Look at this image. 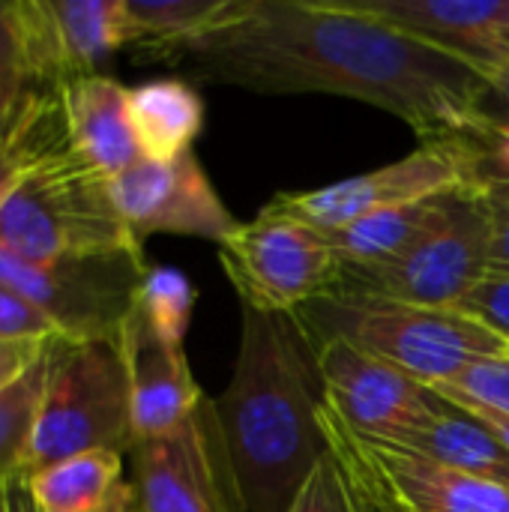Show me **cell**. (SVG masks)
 I'll return each instance as SVG.
<instances>
[{
    "label": "cell",
    "mask_w": 509,
    "mask_h": 512,
    "mask_svg": "<svg viewBox=\"0 0 509 512\" xmlns=\"http://www.w3.org/2000/svg\"><path fill=\"white\" fill-rule=\"evenodd\" d=\"M207 84L264 96L327 93L375 105L420 141L474 132L483 72L348 0H246L216 30L165 54Z\"/></svg>",
    "instance_id": "obj_1"
},
{
    "label": "cell",
    "mask_w": 509,
    "mask_h": 512,
    "mask_svg": "<svg viewBox=\"0 0 509 512\" xmlns=\"http://www.w3.org/2000/svg\"><path fill=\"white\" fill-rule=\"evenodd\" d=\"M315 345L297 315L240 312L231 381L213 399L243 512H285L327 453Z\"/></svg>",
    "instance_id": "obj_2"
},
{
    "label": "cell",
    "mask_w": 509,
    "mask_h": 512,
    "mask_svg": "<svg viewBox=\"0 0 509 512\" xmlns=\"http://www.w3.org/2000/svg\"><path fill=\"white\" fill-rule=\"evenodd\" d=\"M132 393L120 339H54L21 483L84 453H132Z\"/></svg>",
    "instance_id": "obj_3"
},
{
    "label": "cell",
    "mask_w": 509,
    "mask_h": 512,
    "mask_svg": "<svg viewBox=\"0 0 509 512\" xmlns=\"http://www.w3.org/2000/svg\"><path fill=\"white\" fill-rule=\"evenodd\" d=\"M129 246L138 243L117 216L108 177L93 171L69 141L33 162L0 207V249L30 261Z\"/></svg>",
    "instance_id": "obj_4"
},
{
    "label": "cell",
    "mask_w": 509,
    "mask_h": 512,
    "mask_svg": "<svg viewBox=\"0 0 509 512\" xmlns=\"http://www.w3.org/2000/svg\"><path fill=\"white\" fill-rule=\"evenodd\" d=\"M312 306L327 309L324 336H345L426 387L447 384L480 360L509 357L507 339L456 309H420L351 294H330Z\"/></svg>",
    "instance_id": "obj_5"
},
{
    "label": "cell",
    "mask_w": 509,
    "mask_h": 512,
    "mask_svg": "<svg viewBox=\"0 0 509 512\" xmlns=\"http://www.w3.org/2000/svg\"><path fill=\"white\" fill-rule=\"evenodd\" d=\"M492 267V210L489 192L465 186L453 213L420 237L399 258L342 270L333 294L372 297L420 309H456Z\"/></svg>",
    "instance_id": "obj_6"
},
{
    "label": "cell",
    "mask_w": 509,
    "mask_h": 512,
    "mask_svg": "<svg viewBox=\"0 0 509 512\" xmlns=\"http://www.w3.org/2000/svg\"><path fill=\"white\" fill-rule=\"evenodd\" d=\"M219 264L240 306L273 315H300L330 297L342 279L330 234L273 201L219 246Z\"/></svg>",
    "instance_id": "obj_7"
},
{
    "label": "cell",
    "mask_w": 509,
    "mask_h": 512,
    "mask_svg": "<svg viewBox=\"0 0 509 512\" xmlns=\"http://www.w3.org/2000/svg\"><path fill=\"white\" fill-rule=\"evenodd\" d=\"M147 270L141 246L54 261L0 249V282L27 297L69 342L120 339Z\"/></svg>",
    "instance_id": "obj_8"
},
{
    "label": "cell",
    "mask_w": 509,
    "mask_h": 512,
    "mask_svg": "<svg viewBox=\"0 0 509 512\" xmlns=\"http://www.w3.org/2000/svg\"><path fill=\"white\" fill-rule=\"evenodd\" d=\"M321 429L372 512H509V489L351 432L324 402Z\"/></svg>",
    "instance_id": "obj_9"
},
{
    "label": "cell",
    "mask_w": 509,
    "mask_h": 512,
    "mask_svg": "<svg viewBox=\"0 0 509 512\" xmlns=\"http://www.w3.org/2000/svg\"><path fill=\"white\" fill-rule=\"evenodd\" d=\"M312 345L321 399L351 432L381 444H402L441 414L444 399L435 390L351 339L330 333Z\"/></svg>",
    "instance_id": "obj_10"
},
{
    "label": "cell",
    "mask_w": 509,
    "mask_h": 512,
    "mask_svg": "<svg viewBox=\"0 0 509 512\" xmlns=\"http://www.w3.org/2000/svg\"><path fill=\"white\" fill-rule=\"evenodd\" d=\"M459 186H477L471 159L459 138L420 141V147L384 168L306 192H279L273 198L285 213L321 231H339L366 216L426 201ZM483 189V186H480Z\"/></svg>",
    "instance_id": "obj_11"
},
{
    "label": "cell",
    "mask_w": 509,
    "mask_h": 512,
    "mask_svg": "<svg viewBox=\"0 0 509 512\" xmlns=\"http://www.w3.org/2000/svg\"><path fill=\"white\" fill-rule=\"evenodd\" d=\"M132 492L138 512H243L213 399L174 432L132 447Z\"/></svg>",
    "instance_id": "obj_12"
},
{
    "label": "cell",
    "mask_w": 509,
    "mask_h": 512,
    "mask_svg": "<svg viewBox=\"0 0 509 512\" xmlns=\"http://www.w3.org/2000/svg\"><path fill=\"white\" fill-rule=\"evenodd\" d=\"M111 201L138 246L153 234L195 237L222 246L240 222L225 207L195 153L171 162L141 159L108 180Z\"/></svg>",
    "instance_id": "obj_13"
},
{
    "label": "cell",
    "mask_w": 509,
    "mask_h": 512,
    "mask_svg": "<svg viewBox=\"0 0 509 512\" xmlns=\"http://www.w3.org/2000/svg\"><path fill=\"white\" fill-rule=\"evenodd\" d=\"M66 84L45 0H0V150L60 120Z\"/></svg>",
    "instance_id": "obj_14"
},
{
    "label": "cell",
    "mask_w": 509,
    "mask_h": 512,
    "mask_svg": "<svg viewBox=\"0 0 509 512\" xmlns=\"http://www.w3.org/2000/svg\"><path fill=\"white\" fill-rule=\"evenodd\" d=\"M120 348L129 372L135 444L180 429L207 399L195 384L186 351L162 342L138 306L120 333Z\"/></svg>",
    "instance_id": "obj_15"
},
{
    "label": "cell",
    "mask_w": 509,
    "mask_h": 512,
    "mask_svg": "<svg viewBox=\"0 0 509 512\" xmlns=\"http://www.w3.org/2000/svg\"><path fill=\"white\" fill-rule=\"evenodd\" d=\"M411 36H420L483 75L509 57V0H348Z\"/></svg>",
    "instance_id": "obj_16"
},
{
    "label": "cell",
    "mask_w": 509,
    "mask_h": 512,
    "mask_svg": "<svg viewBox=\"0 0 509 512\" xmlns=\"http://www.w3.org/2000/svg\"><path fill=\"white\" fill-rule=\"evenodd\" d=\"M63 120L69 147L102 177H117L135 162L141 150L129 117V87L111 75H81L63 90Z\"/></svg>",
    "instance_id": "obj_17"
},
{
    "label": "cell",
    "mask_w": 509,
    "mask_h": 512,
    "mask_svg": "<svg viewBox=\"0 0 509 512\" xmlns=\"http://www.w3.org/2000/svg\"><path fill=\"white\" fill-rule=\"evenodd\" d=\"M462 189L465 186L426 198V201L402 204V207L366 216L360 222H351L339 231H330L342 270H369V267L399 258L405 249H411L420 237H426L453 213Z\"/></svg>",
    "instance_id": "obj_18"
},
{
    "label": "cell",
    "mask_w": 509,
    "mask_h": 512,
    "mask_svg": "<svg viewBox=\"0 0 509 512\" xmlns=\"http://www.w3.org/2000/svg\"><path fill=\"white\" fill-rule=\"evenodd\" d=\"M129 117L141 159L171 162L192 153V144L204 129V102L192 84L156 78L129 87Z\"/></svg>",
    "instance_id": "obj_19"
},
{
    "label": "cell",
    "mask_w": 509,
    "mask_h": 512,
    "mask_svg": "<svg viewBox=\"0 0 509 512\" xmlns=\"http://www.w3.org/2000/svg\"><path fill=\"white\" fill-rule=\"evenodd\" d=\"M45 9L69 81L96 75L105 57L132 45L123 0H45Z\"/></svg>",
    "instance_id": "obj_20"
},
{
    "label": "cell",
    "mask_w": 509,
    "mask_h": 512,
    "mask_svg": "<svg viewBox=\"0 0 509 512\" xmlns=\"http://www.w3.org/2000/svg\"><path fill=\"white\" fill-rule=\"evenodd\" d=\"M396 447L414 450L432 462H441L462 474L492 480L509 489V453L504 450V444L480 420L450 405L447 399L441 414L426 429L408 435Z\"/></svg>",
    "instance_id": "obj_21"
},
{
    "label": "cell",
    "mask_w": 509,
    "mask_h": 512,
    "mask_svg": "<svg viewBox=\"0 0 509 512\" xmlns=\"http://www.w3.org/2000/svg\"><path fill=\"white\" fill-rule=\"evenodd\" d=\"M120 453H84L54 462L24 480L39 512H96L123 486Z\"/></svg>",
    "instance_id": "obj_22"
},
{
    "label": "cell",
    "mask_w": 509,
    "mask_h": 512,
    "mask_svg": "<svg viewBox=\"0 0 509 512\" xmlns=\"http://www.w3.org/2000/svg\"><path fill=\"white\" fill-rule=\"evenodd\" d=\"M243 3L246 0H123L132 45H147L162 57L231 21Z\"/></svg>",
    "instance_id": "obj_23"
},
{
    "label": "cell",
    "mask_w": 509,
    "mask_h": 512,
    "mask_svg": "<svg viewBox=\"0 0 509 512\" xmlns=\"http://www.w3.org/2000/svg\"><path fill=\"white\" fill-rule=\"evenodd\" d=\"M48 378V357L24 378L0 390V489L21 483L24 459L33 441L42 393Z\"/></svg>",
    "instance_id": "obj_24"
},
{
    "label": "cell",
    "mask_w": 509,
    "mask_h": 512,
    "mask_svg": "<svg viewBox=\"0 0 509 512\" xmlns=\"http://www.w3.org/2000/svg\"><path fill=\"white\" fill-rule=\"evenodd\" d=\"M195 300L198 291L180 270L150 267L138 291V312L162 342L183 348V339L192 324Z\"/></svg>",
    "instance_id": "obj_25"
},
{
    "label": "cell",
    "mask_w": 509,
    "mask_h": 512,
    "mask_svg": "<svg viewBox=\"0 0 509 512\" xmlns=\"http://www.w3.org/2000/svg\"><path fill=\"white\" fill-rule=\"evenodd\" d=\"M285 512H372L369 504L363 501V495L357 492L351 474L345 471V465L330 453L318 459V465L312 468V474L306 477V483L300 486V492L294 495L291 507Z\"/></svg>",
    "instance_id": "obj_26"
},
{
    "label": "cell",
    "mask_w": 509,
    "mask_h": 512,
    "mask_svg": "<svg viewBox=\"0 0 509 512\" xmlns=\"http://www.w3.org/2000/svg\"><path fill=\"white\" fill-rule=\"evenodd\" d=\"M450 405H480L509 417V357H492L468 366L447 384L429 387Z\"/></svg>",
    "instance_id": "obj_27"
},
{
    "label": "cell",
    "mask_w": 509,
    "mask_h": 512,
    "mask_svg": "<svg viewBox=\"0 0 509 512\" xmlns=\"http://www.w3.org/2000/svg\"><path fill=\"white\" fill-rule=\"evenodd\" d=\"M468 159L477 186H501L509 183V120L501 123H480L474 132L459 138Z\"/></svg>",
    "instance_id": "obj_28"
},
{
    "label": "cell",
    "mask_w": 509,
    "mask_h": 512,
    "mask_svg": "<svg viewBox=\"0 0 509 512\" xmlns=\"http://www.w3.org/2000/svg\"><path fill=\"white\" fill-rule=\"evenodd\" d=\"M66 120H54L24 138H18L15 144L0 150V207L6 204V198L12 195V189L21 183V177L33 168V162H39L45 153H51L54 147L66 144Z\"/></svg>",
    "instance_id": "obj_29"
},
{
    "label": "cell",
    "mask_w": 509,
    "mask_h": 512,
    "mask_svg": "<svg viewBox=\"0 0 509 512\" xmlns=\"http://www.w3.org/2000/svg\"><path fill=\"white\" fill-rule=\"evenodd\" d=\"M459 312L471 315L474 321L509 342V273L489 267V273L474 285Z\"/></svg>",
    "instance_id": "obj_30"
},
{
    "label": "cell",
    "mask_w": 509,
    "mask_h": 512,
    "mask_svg": "<svg viewBox=\"0 0 509 512\" xmlns=\"http://www.w3.org/2000/svg\"><path fill=\"white\" fill-rule=\"evenodd\" d=\"M0 339H63L57 327L18 291L0 282Z\"/></svg>",
    "instance_id": "obj_31"
},
{
    "label": "cell",
    "mask_w": 509,
    "mask_h": 512,
    "mask_svg": "<svg viewBox=\"0 0 509 512\" xmlns=\"http://www.w3.org/2000/svg\"><path fill=\"white\" fill-rule=\"evenodd\" d=\"M54 339H0V390L24 378L33 366H39Z\"/></svg>",
    "instance_id": "obj_32"
},
{
    "label": "cell",
    "mask_w": 509,
    "mask_h": 512,
    "mask_svg": "<svg viewBox=\"0 0 509 512\" xmlns=\"http://www.w3.org/2000/svg\"><path fill=\"white\" fill-rule=\"evenodd\" d=\"M483 84V96L477 102V120L480 123H501L509 120V57L492 66Z\"/></svg>",
    "instance_id": "obj_33"
},
{
    "label": "cell",
    "mask_w": 509,
    "mask_h": 512,
    "mask_svg": "<svg viewBox=\"0 0 509 512\" xmlns=\"http://www.w3.org/2000/svg\"><path fill=\"white\" fill-rule=\"evenodd\" d=\"M492 210V267L509 273V204L504 198L489 195Z\"/></svg>",
    "instance_id": "obj_34"
},
{
    "label": "cell",
    "mask_w": 509,
    "mask_h": 512,
    "mask_svg": "<svg viewBox=\"0 0 509 512\" xmlns=\"http://www.w3.org/2000/svg\"><path fill=\"white\" fill-rule=\"evenodd\" d=\"M0 512H39L27 495L24 483H15L9 489H0Z\"/></svg>",
    "instance_id": "obj_35"
},
{
    "label": "cell",
    "mask_w": 509,
    "mask_h": 512,
    "mask_svg": "<svg viewBox=\"0 0 509 512\" xmlns=\"http://www.w3.org/2000/svg\"><path fill=\"white\" fill-rule=\"evenodd\" d=\"M486 192H489V195H495V198H504V201L509 204V183H501V186H489Z\"/></svg>",
    "instance_id": "obj_36"
},
{
    "label": "cell",
    "mask_w": 509,
    "mask_h": 512,
    "mask_svg": "<svg viewBox=\"0 0 509 512\" xmlns=\"http://www.w3.org/2000/svg\"><path fill=\"white\" fill-rule=\"evenodd\" d=\"M123 486H126V483H123ZM123 486H120V489H123ZM120 489H117V495H114V498H111V501H108L102 510H96V512H114V507H117V498H120Z\"/></svg>",
    "instance_id": "obj_37"
}]
</instances>
